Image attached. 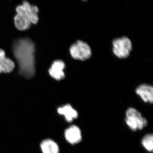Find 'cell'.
<instances>
[{"label": "cell", "mask_w": 153, "mask_h": 153, "mask_svg": "<svg viewBox=\"0 0 153 153\" xmlns=\"http://www.w3.org/2000/svg\"><path fill=\"white\" fill-rule=\"evenodd\" d=\"M13 49L20 74L26 78H31L35 72L34 44L30 39H20L14 43Z\"/></svg>", "instance_id": "obj_1"}, {"label": "cell", "mask_w": 153, "mask_h": 153, "mask_svg": "<svg viewBox=\"0 0 153 153\" xmlns=\"http://www.w3.org/2000/svg\"><path fill=\"white\" fill-rule=\"evenodd\" d=\"M125 121L127 126L132 131L143 129L148 125V122L139 111L133 107H130L126 112Z\"/></svg>", "instance_id": "obj_2"}, {"label": "cell", "mask_w": 153, "mask_h": 153, "mask_svg": "<svg viewBox=\"0 0 153 153\" xmlns=\"http://www.w3.org/2000/svg\"><path fill=\"white\" fill-rule=\"evenodd\" d=\"M132 49L130 39L126 36L116 38L112 41L114 54L119 58H126L129 56Z\"/></svg>", "instance_id": "obj_3"}, {"label": "cell", "mask_w": 153, "mask_h": 153, "mask_svg": "<svg viewBox=\"0 0 153 153\" xmlns=\"http://www.w3.org/2000/svg\"><path fill=\"white\" fill-rule=\"evenodd\" d=\"M70 55L75 60H87L91 57L92 51L90 46L86 42L78 40L72 44L69 49Z\"/></svg>", "instance_id": "obj_4"}, {"label": "cell", "mask_w": 153, "mask_h": 153, "mask_svg": "<svg viewBox=\"0 0 153 153\" xmlns=\"http://www.w3.org/2000/svg\"><path fill=\"white\" fill-rule=\"evenodd\" d=\"M17 14H20L27 18L31 24H36L38 20V13L39 10L38 7L32 5L27 1H25L22 4L16 8Z\"/></svg>", "instance_id": "obj_5"}, {"label": "cell", "mask_w": 153, "mask_h": 153, "mask_svg": "<svg viewBox=\"0 0 153 153\" xmlns=\"http://www.w3.org/2000/svg\"><path fill=\"white\" fill-rule=\"evenodd\" d=\"M65 140L68 143L75 145L82 141V132L79 126L72 125L66 129L64 131Z\"/></svg>", "instance_id": "obj_6"}, {"label": "cell", "mask_w": 153, "mask_h": 153, "mask_svg": "<svg viewBox=\"0 0 153 153\" xmlns=\"http://www.w3.org/2000/svg\"><path fill=\"white\" fill-rule=\"evenodd\" d=\"M136 93L144 102L152 104L153 102V87L152 85L143 84L136 89Z\"/></svg>", "instance_id": "obj_7"}, {"label": "cell", "mask_w": 153, "mask_h": 153, "mask_svg": "<svg viewBox=\"0 0 153 153\" xmlns=\"http://www.w3.org/2000/svg\"><path fill=\"white\" fill-rule=\"evenodd\" d=\"M57 112L58 114L63 116L68 123L72 122L79 116L78 111L69 104L59 107L57 108Z\"/></svg>", "instance_id": "obj_8"}, {"label": "cell", "mask_w": 153, "mask_h": 153, "mask_svg": "<svg viewBox=\"0 0 153 153\" xmlns=\"http://www.w3.org/2000/svg\"><path fill=\"white\" fill-rule=\"evenodd\" d=\"M65 68V64L63 61L61 60H55L49 69V74L50 76L56 80H61L65 76L63 71Z\"/></svg>", "instance_id": "obj_9"}, {"label": "cell", "mask_w": 153, "mask_h": 153, "mask_svg": "<svg viewBox=\"0 0 153 153\" xmlns=\"http://www.w3.org/2000/svg\"><path fill=\"white\" fill-rule=\"evenodd\" d=\"M14 67L15 64L13 61L6 57L4 51L0 49V73L10 72Z\"/></svg>", "instance_id": "obj_10"}, {"label": "cell", "mask_w": 153, "mask_h": 153, "mask_svg": "<svg viewBox=\"0 0 153 153\" xmlns=\"http://www.w3.org/2000/svg\"><path fill=\"white\" fill-rule=\"evenodd\" d=\"M41 148L43 153H60V148L58 144L50 139H47L42 141Z\"/></svg>", "instance_id": "obj_11"}, {"label": "cell", "mask_w": 153, "mask_h": 153, "mask_svg": "<svg viewBox=\"0 0 153 153\" xmlns=\"http://www.w3.org/2000/svg\"><path fill=\"white\" fill-rule=\"evenodd\" d=\"M16 27L20 30H27L31 26V22L27 18L20 14H17L14 18Z\"/></svg>", "instance_id": "obj_12"}, {"label": "cell", "mask_w": 153, "mask_h": 153, "mask_svg": "<svg viewBox=\"0 0 153 153\" xmlns=\"http://www.w3.org/2000/svg\"><path fill=\"white\" fill-rule=\"evenodd\" d=\"M142 146L149 152H152L153 150V135L147 134L144 136L142 139Z\"/></svg>", "instance_id": "obj_13"}, {"label": "cell", "mask_w": 153, "mask_h": 153, "mask_svg": "<svg viewBox=\"0 0 153 153\" xmlns=\"http://www.w3.org/2000/svg\"><path fill=\"white\" fill-rule=\"evenodd\" d=\"M83 1H86V0H83Z\"/></svg>", "instance_id": "obj_14"}]
</instances>
